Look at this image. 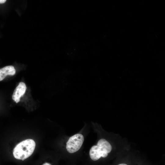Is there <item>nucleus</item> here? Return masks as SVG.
<instances>
[{
	"label": "nucleus",
	"instance_id": "7ed1b4c3",
	"mask_svg": "<svg viewBox=\"0 0 165 165\" xmlns=\"http://www.w3.org/2000/svg\"><path fill=\"white\" fill-rule=\"evenodd\" d=\"M84 141L83 136L80 134H77L70 137L66 143V149L71 154L79 151L81 148Z\"/></svg>",
	"mask_w": 165,
	"mask_h": 165
},
{
	"label": "nucleus",
	"instance_id": "0eeeda50",
	"mask_svg": "<svg viewBox=\"0 0 165 165\" xmlns=\"http://www.w3.org/2000/svg\"><path fill=\"white\" fill-rule=\"evenodd\" d=\"M6 1V0H0V4H3L5 3Z\"/></svg>",
	"mask_w": 165,
	"mask_h": 165
},
{
	"label": "nucleus",
	"instance_id": "f257e3e1",
	"mask_svg": "<svg viewBox=\"0 0 165 165\" xmlns=\"http://www.w3.org/2000/svg\"><path fill=\"white\" fill-rule=\"evenodd\" d=\"M35 145V141L32 139H28L21 141L13 149L14 157L16 159L24 160L32 154Z\"/></svg>",
	"mask_w": 165,
	"mask_h": 165
},
{
	"label": "nucleus",
	"instance_id": "20e7f679",
	"mask_svg": "<svg viewBox=\"0 0 165 165\" xmlns=\"http://www.w3.org/2000/svg\"><path fill=\"white\" fill-rule=\"evenodd\" d=\"M26 88V84L24 82H20L13 92L12 96L13 100L16 103H18L20 101V98L25 94Z\"/></svg>",
	"mask_w": 165,
	"mask_h": 165
},
{
	"label": "nucleus",
	"instance_id": "6e6552de",
	"mask_svg": "<svg viewBox=\"0 0 165 165\" xmlns=\"http://www.w3.org/2000/svg\"><path fill=\"white\" fill-rule=\"evenodd\" d=\"M118 165H127L125 163H121V164H118Z\"/></svg>",
	"mask_w": 165,
	"mask_h": 165
},
{
	"label": "nucleus",
	"instance_id": "f03ea898",
	"mask_svg": "<svg viewBox=\"0 0 165 165\" xmlns=\"http://www.w3.org/2000/svg\"><path fill=\"white\" fill-rule=\"evenodd\" d=\"M112 148L111 144L107 140L103 138L100 139L97 145L92 146L90 150L89 155L90 160L95 161L101 157L106 158L111 151Z\"/></svg>",
	"mask_w": 165,
	"mask_h": 165
},
{
	"label": "nucleus",
	"instance_id": "39448f33",
	"mask_svg": "<svg viewBox=\"0 0 165 165\" xmlns=\"http://www.w3.org/2000/svg\"><path fill=\"white\" fill-rule=\"evenodd\" d=\"M15 73V69L12 65L6 66L0 69V81L2 80L7 75H13Z\"/></svg>",
	"mask_w": 165,
	"mask_h": 165
},
{
	"label": "nucleus",
	"instance_id": "423d86ee",
	"mask_svg": "<svg viewBox=\"0 0 165 165\" xmlns=\"http://www.w3.org/2000/svg\"><path fill=\"white\" fill-rule=\"evenodd\" d=\"M42 165H52L50 163L46 162L43 163Z\"/></svg>",
	"mask_w": 165,
	"mask_h": 165
}]
</instances>
